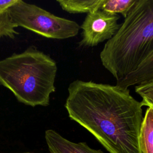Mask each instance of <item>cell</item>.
I'll return each mask as SVG.
<instances>
[{
    "label": "cell",
    "mask_w": 153,
    "mask_h": 153,
    "mask_svg": "<svg viewBox=\"0 0 153 153\" xmlns=\"http://www.w3.org/2000/svg\"><path fill=\"white\" fill-rule=\"evenodd\" d=\"M16 27L11 20L8 10L0 11V37L8 36L14 39L19 34L16 30Z\"/></svg>",
    "instance_id": "obj_11"
},
{
    "label": "cell",
    "mask_w": 153,
    "mask_h": 153,
    "mask_svg": "<svg viewBox=\"0 0 153 153\" xmlns=\"http://www.w3.org/2000/svg\"><path fill=\"white\" fill-rule=\"evenodd\" d=\"M105 0H57L62 9L71 14H89L100 10Z\"/></svg>",
    "instance_id": "obj_8"
},
{
    "label": "cell",
    "mask_w": 153,
    "mask_h": 153,
    "mask_svg": "<svg viewBox=\"0 0 153 153\" xmlns=\"http://www.w3.org/2000/svg\"><path fill=\"white\" fill-rule=\"evenodd\" d=\"M153 54V0H136L100 53L103 66L118 81Z\"/></svg>",
    "instance_id": "obj_2"
},
{
    "label": "cell",
    "mask_w": 153,
    "mask_h": 153,
    "mask_svg": "<svg viewBox=\"0 0 153 153\" xmlns=\"http://www.w3.org/2000/svg\"><path fill=\"white\" fill-rule=\"evenodd\" d=\"M153 77V54L142 63L137 68L117 81L116 84L124 88L135 86Z\"/></svg>",
    "instance_id": "obj_7"
},
{
    "label": "cell",
    "mask_w": 153,
    "mask_h": 153,
    "mask_svg": "<svg viewBox=\"0 0 153 153\" xmlns=\"http://www.w3.org/2000/svg\"><path fill=\"white\" fill-rule=\"evenodd\" d=\"M45 139L50 153H104L90 148L86 142H73L52 129L45 132Z\"/></svg>",
    "instance_id": "obj_6"
},
{
    "label": "cell",
    "mask_w": 153,
    "mask_h": 153,
    "mask_svg": "<svg viewBox=\"0 0 153 153\" xmlns=\"http://www.w3.org/2000/svg\"><path fill=\"white\" fill-rule=\"evenodd\" d=\"M142 103L143 106H146V107H149V108H151V109H153V104L149 103H147V102H142Z\"/></svg>",
    "instance_id": "obj_14"
},
{
    "label": "cell",
    "mask_w": 153,
    "mask_h": 153,
    "mask_svg": "<svg viewBox=\"0 0 153 153\" xmlns=\"http://www.w3.org/2000/svg\"><path fill=\"white\" fill-rule=\"evenodd\" d=\"M136 0H105L100 10L111 14H121L126 18Z\"/></svg>",
    "instance_id": "obj_10"
},
{
    "label": "cell",
    "mask_w": 153,
    "mask_h": 153,
    "mask_svg": "<svg viewBox=\"0 0 153 153\" xmlns=\"http://www.w3.org/2000/svg\"><path fill=\"white\" fill-rule=\"evenodd\" d=\"M134 91L142 97V102L153 104V77L135 85Z\"/></svg>",
    "instance_id": "obj_12"
},
{
    "label": "cell",
    "mask_w": 153,
    "mask_h": 153,
    "mask_svg": "<svg viewBox=\"0 0 153 153\" xmlns=\"http://www.w3.org/2000/svg\"><path fill=\"white\" fill-rule=\"evenodd\" d=\"M57 72L53 59L30 46L0 60V84L10 90L19 102L32 107L47 106L56 91Z\"/></svg>",
    "instance_id": "obj_3"
},
{
    "label": "cell",
    "mask_w": 153,
    "mask_h": 153,
    "mask_svg": "<svg viewBox=\"0 0 153 153\" xmlns=\"http://www.w3.org/2000/svg\"><path fill=\"white\" fill-rule=\"evenodd\" d=\"M65 107L109 153H142L139 135L143 105L128 88L76 79L68 88Z\"/></svg>",
    "instance_id": "obj_1"
},
{
    "label": "cell",
    "mask_w": 153,
    "mask_h": 153,
    "mask_svg": "<svg viewBox=\"0 0 153 153\" xmlns=\"http://www.w3.org/2000/svg\"><path fill=\"white\" fill-rule=\"evenodd\" d=\"M17 0H0V11L7 10L14 5Z\"/></svg>",
    "instance_id": "obj_13"
},
{
    "label": "cell",
    "mask_w": 153,
    "mask_h": 153,
    "mask_svg": "<svg viewBox=\"0 0 153 153\" xmlns=\"http://www.w3.org/2000/svg\"><path fill=\"white\" fill-rule=\"evenodd\" d=\"M14 25L24 27L47 38L65 39L76 36L80 26L75 21L50 13L35 4L22 0L8 9Z\"/></svg>",
    "instance_id": "obj_4"
},
{
    "label": "cell",
    "mask_w": 153,
    "mask_h": 153,
    "mask_svg": "<svg viewBox=\"0 0 153 153\" xmlns=\"http://www.w3.org/2000/svg\"><path fill=\"white\" fill-rule=\"evenodd\" d=\"M120 17L102 10L87 14L80 29L81 39L78 42L81 47H93L111 39L119 29Z\"/></svg>",
    "instance_id": "obj_5"
},
{
    "label": "cell",
    "mask_w": 153,
    "mask_h": 153,
    "mask_svg": "<svg viewBox=\"0 0 153 153\" xmlns=\"http://www.w3.org/2000/svg\"><path fill=\"white\" fill-rule=\"evenodd\" d=\"M139 145L142 153H153V109L147 107L143 116Z\"/></svg>",
    "instance_id": "obj_9"
}]
</instances>
